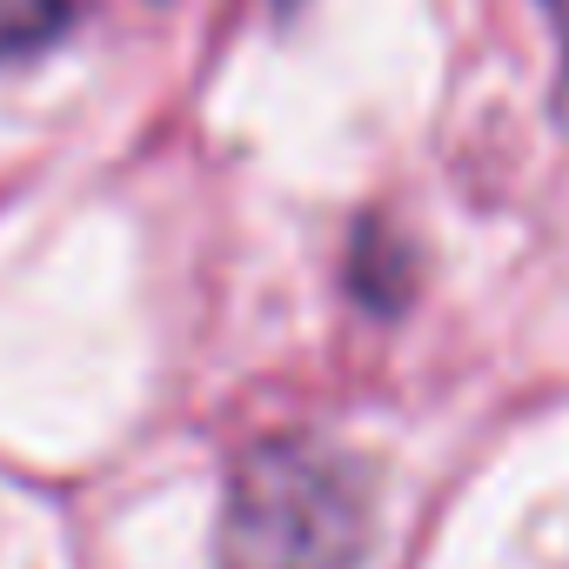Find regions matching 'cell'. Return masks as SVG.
<instances>
[{"label": "cell", "mask_w": 569, "mask_h": 569, "mask_svg": "<svg viewBox=\"0 0 569 569\" xmlns=\"http://www.w3.org/2000/svg\"><path fill=\"white\" fill-rule=\"evenodd\" d=\"M376 482L349 449L316 436L254 442L221 502V569H356L369 549Z\"/></svg>", "instance_id": "obj_1"}, {"label": "cell", "mask_w": 569, "mask_h": 569, "mask_svg": "<svg viewBox=\"0 0 569 569\" xmlns=\"http://www.w3.org/2000/svg\"><path fill=\"white\" fill-rule=\"evenodd\" d=\"M74 21V0H0V61H21L61 41Z\"/></svg>", "instance_id": "obj_2"}, {"label": "cell", "mask_w": 569, "mask_h": 569, "mask_svg": "<svg viewBox=\"0 0 569 569\" xmlns=\"http://www.w3.org/2000/svg\"><path fill=\"white\" fill-rule=\"evenodd\" d=\"M356 289H362L369 309H402V296H409V248L369 234L362 254H356Z\"/></svg>", "instance_id": "obj_3"}, {"label": "cell", "mask_w": 569, "mask_h": 569, "mask_svg": "<svg viewBox=\"0 0 569 569\" xmlns=\"http://www.w3.org/2000/svg\"><path fill=\"white\" fill-rule=\"evenodd\" d=\"M542 14L556 28V54H562V94H556V114L569 121V0H542Z\"/></svg>", "instance_id": "obj_4"}]
</instances>
